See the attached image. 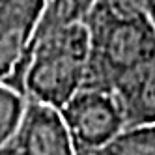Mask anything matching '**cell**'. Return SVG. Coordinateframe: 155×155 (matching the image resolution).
<instances>
[{
    "instance_id": "6da1fadb",
    "label": "cell",
    "mask_w": 155,
    "mask_h": 155,
    "mask_svg": "<svg viewBox=\"0 0 155 155\" xmlns=\"http://www.w3.org/2000/svg\"><path fill=\"white\" fill-rule=\"evenodd\" d=\"M84 26L88 30L86 88L110 92L121 77L155 58V25L150 17L121 19L94 4Z\"/></svg>"
},
{
    "instance_id": "7a4b0ae2",
    "label": "cell",
    "mask_w": 155,
    "mask_h": 155,
    "mask_svg": "<svg viewBox=\"0 0 155 155\" xmlns=\"http://www.w3.org/2000/svg\"><path fill=\"white\" fill-rule=\"evenodd\" d=\"M88 30L75 25L36 38L19 75V92L28 101L60 108L84 86Z\"/></svg>"
},
{
    "instance_id": "3957f363",
    "label": "cell",
    "mask_w": 155,
    "mask_h": 155,
    "mask_svg": "<svg viewBox=\"0 0 155 155\" xmlns=\"http://www.w3.org/2000/svg\"><path fill=\"white\" fill-rule=\"evenodd\" d=\"M77 155H94L125 127L112 92L82 86L60 108Z\"/></svg>"
},
{
    "instance_id": "277c9868",
    "label": "cell",
    "mask_w": 155,
    "mask_h": 155,
    "mask_svg": "<svg viewBox=\"0 0 155 155\" xmlns=\"http://www.w3.org/2000/svg\"><path fill=\"white\" fill-rule=\"evenodd\" d=\"M43 6L45 0H0V81L17 92Z\"/></svg>"
},
{
    "instance_id": "5b68a950",
    "label": "cell",
    "mask_w": 155,
    "mask_h": 155,
    "mask_svg": "<svg viewBox=\"0 0 155 155\" xmlns=\"http://www.w3.org/2000/svg\"><path fill=\"white\" fill-rule=\"evenodd\" d=\"M12 142L21 155H77L60 110L28 99Z\"/></svg>"
},
{
    "instance_id": "8992f818",
    "label": "cell",
    "mask_w": 155,
    "mask_h": 155,
    "mask_svg": "<svg viewBox=\"0 0 155 155\" xmlns=\"http://www.w3.org/2000/svg\"><path fill=\"white\" fill-rule=\"evenodd\" d=\"M110 92L125 127L155 124V58L121 77Z\"/></svg>"
},
{
    "instance_id": "52a82bcc",
    "label": "cell",
    "mask_w": 155,
    "mask_h": 155,
    "mask_svg": "<svg viewBox=\"0 0 155 155\" xmlns=\"http://www.w3.org/2000/svg\"><path fill=\"white\" fill-rule=\"evenodd\" d=\"M94 4L95 0H45L34 39L75 25H84Z\"/></svg>"
},
{
    "instance_id": "ba28073f",
    "label": "cell",
    "mask_w": 155,
    "mask_h": 155,
    "mask_svg": "<svg viewBox=\"0 0 155 155\" xmlns=\"http://www.w3.org/2000/svg\"><path fill=\"white\" fill-rule=\"evenodd\" d=\"M94 155H155V124L124 127Z\"/></svg>"
},
{
    "instance_id": "9c48e42d",
    "label": "cell",
    "mask_w": 155,
    "mask_h": 155,
    "mask_svg": "<svg viewBox=\"0 0 155 155\" xmlns=\"http://www.w3.org/2000/svg\"><path fill=\"white\" fill-rule=\"evenodd\" d=\"M26 97L0 81V148L12 142L25 112Z\"/></svg>"
},
{
    "instance_id": "30bf717a",
    "label": "cell",
    "mask_w": 155,
    "mask_h": 155,
    "mask_svg": "<svg viewBox=\"0 0 155 155\" xmlns=\"http://www.w3.org/2000/svg\"><path fill=\"white\" fill-rule=\"evenodd\" d=\"M0 155H21V153L13 146V142H9V144H6L4 148H0Z\"/></svg>"
}]
</instances>
